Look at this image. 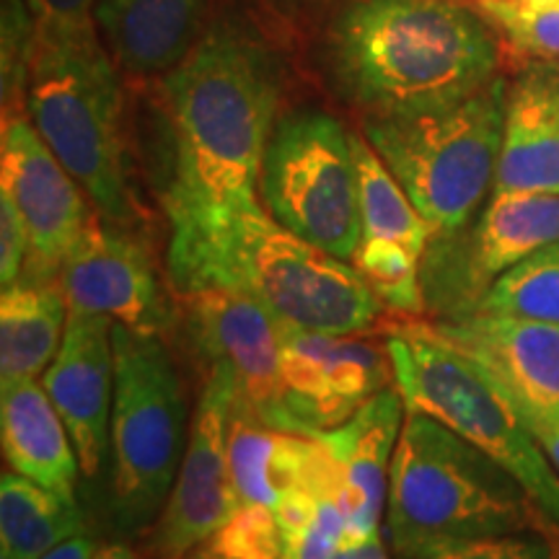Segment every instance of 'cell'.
I'll list each match as a JSON object with an SVG mask.
<instances>
[{
  "instance_id": "29",
  "label": "cell",
  "mask_w": 559,
  "mask_h": 559,
  "mask_svg": "<svg viewBox=\"0 0 559 559\" xmlns=\"http://www.w3.org/2000/svg\"><path fill=\"white\" fill-rule=\"evenodd\" d=\"M194 551L207 559H283V531L275 508L241 502Z\"/></svg>"
},
{
  "instance_id": "36",
  "label": "cell",
  "mask_w": 559,
  "mask_h": 559,
  "mask_svg": "<svg viewBox=\"0 0 559 559\" xmlns=\"http://www.w3.org/2000/svg\"><path fill=\"white\" fill-rule=\"evenodd\" d=\"M96 549L99 547H96V542L88 534H79L73 539L58 544V547L47 551L41 559H94Z\"/></svg>"
},
{
  "instance_id": "16",
  "label": "cell",
  "mask_w": 559,
  "mask_h": 559,
  "mask_svg": "<svg viewBox=\"0 0 559 559\" xmlns=\"http://www.w3.org/2000/svg\"><path fill=\"white\" fill-rule=\"evenodd\" d=\"M417 324L485 370L515 409L559 423L557 321L466 313Z\"/></svg>"
},
{
  "instance_id": "38",
  "label": "cell",
  "mask_w": 559,
  "mask_h": 559,
  "mask_svg": "<svg viewBox=\"0 0 559 559\" xmlns=\"http://www.w3.org/2000/svg\"><path fill=\"white\" fill-rule=\"evenodd\" d=\"M474 3H506V0H474Z\"/></svg>"
},
{
  "instance_id": "5",
  "label": "cell",
  "mask_w": 559,
  "mask_h": 559,
  "mask_svg": "<svg viewBox=\"0 0 559 559\" xmlns=\"http://www.w3.org/2000/svg\"><path fill=\"white\" fill-rule=\"evenodd\" d=\"M539 521L542 510L515 474L438 419L407 409L386 495L394 555L436 542L526 534Z\"/></svg>"
},
{
  "instance_id": "17",
  "label": "cell",
  "mask_w": 559,
  "mask_h": 559,
  "mask_svg": "<svg viewBox=\"0 0 559 559\" xmlns=\"http://www.w3.org/2000/svg\"><path fill=\"white\" fill-rule=\"evenodd\" d=\"M115 321L88 313H70L66 337L41 386L68 425L79 453L81 472L96 477L109 449L115 407Z\"/></svg>"
},
{
  "instance_id": "23",
  "label": "cell",
  "mask_w": 559,
  "mask_h": 559,
  "mask_svg": "<svg viewBox=\"0 0 559 559\" xmlns=\"http://www.w3.org/2000/svg\"><path fill=\"white\" fill-rule=\"evenodd\" d=\"M68 300L58 280H24L0 296V389L37 381L52 366L68 326Z\"/></svg>"
},
{
  "instance_id": "30",
  "label": "cell",
  "mask_w": 559,
  "mask_h": 559,
  "mask_svg": "<svg viewBox=\"0 0 559 559\" xmlns=\"http://www.w3.org/2000/svg\"><path fill=\"white\" fill-rule=\"evenodd\" d=\"M396 559H555V549L547 539L531 534L481 536V539H453L423 544V547L400 551Z\"/></svg>"
},
{
  "instance_id": "27",
  "label": "cell",
  "mask_w": 559,
  "mask_h": 559,
  "mask_svg": "<svg viewBox=\"0 0 559 559\" xmlns=\"http://www.w3.org/2000/svg\"><path fill=\"white\" fill-rule=\"evenodd\" d=\"M353 264L386 309L400 317H423L428 309L423 288V260L402 243L362 239Z\"/></svg>"
},
{
  "instance_id": "13",
  "label": "cell",
  "mask_w": 559,
  "mask_h": 559,
  "mask_svg": "<svg viewBox=\"0 0 559 559\" xmlns=\"http://www.w3.org/2000/svg\"><path fill=\"white\" fill-rule=\"evenodd\" d=\"M0 190L11 194L29 230V260L21 277L58 280L62 262L96 210H91L88 194L41 140L26 111L3 115Z\"/></svg>"
},
{
  "instance_id": "4",
  "label": "cell",
  "mask_w": 559,
  "mask_h": 559,
  "mask_svg": "<svg viewBox=\"0 0 559 559\" xmlns=\"http://www.w3.org/2000/svg\"><path fill=\"white\" fill-rule=\"evenodd\" d=\"M24 109L102 218L135 226L120 73L96 26L39 24Z\"/></svg>"
},
{
  "instance_id": "6",
  "label": "cell",
  "mask_w": 559,
  "mask_h": 559,
  "mask_svg": "<svg viewBox=\"0 0 559 559\" xmlns=\"http://www.w3.org/2000/svg\"><path fill=\"white\" fill-rule=\"evenodd\" d=\"M506 99L508 81L498 75L449 107L360 120L362 138L428 223L430 241L461 234L495 187Z\"/></svg>"
},
{
  "instance_id": "34",
  "label": "cell",
  "mask_w": 559,
  "mask_h": 559,
  "mask_svg": "<svg viewBox=\"0 0 559 559\" xmlns=\"http://www.w3.org/2000/svg\"><path fill=\"white\" fill-rule=\"evenodd\" d=\"M515 412H519L523 423L528 425V430L534 432V438L539 440L544 453H547L551 466H555L559 474V423H551L547 417L531 415V412H523V409H515Z\"/></svg>"
},
{
  "instance_id": "33",
  "label": "cell",
  "mask_w": 559,
  "mask_h": 559,
  "mask_svg": "<svg viewBox=\"0 0 559 559\" xmlns=\"http://www.w3.org/2000/svg\"><path fill=\"white\" fill-rule=\"evenodd\" d=\"M39 24L52 26H96V0H26Z\"/></svg>"
},
{
  "instance_id": "10",
  "label": "cell",
  "mask_w": 559,
  "mask_h": 559,
  "mask_svg": "<svg viewBox=\"0 0 559 559\" xmlns=\"http://www.w3.org/2000/svg\"><path fill=\"white\" fill-rule=\"evenodd\" d=\"M559 241V194L492 192L469 230L430 241L423 257L425 304L443 319L474 311L502 272Z\"/></svg>"
},
{
  "instance_id": "19",
  "label": "cell",
  "mask_w": 559,
  "mask_h": 559,
  "mask_svg": "<svg viewBox=\"0 0 559 559\" xmlns=\"http://www.w3.org/2000/svg\"><path fill=\"white\" fill-rule=\"evenodd\" d=\"M228 472L239 506L275 508L300 487L337 489L334 461L319 438L264 423L239 394L228 417Z\"/></svg>"
},
{
  "instance_id": "21",
  "label": "cell",
  "mask_w": 559,
  "mask_h": 559,
  "mask_svg": "<svg viewBox=\"0 0 559 559\" xmlns=\"http://www.w3.org/2000/svg\"><path fill=\"white\" fill-rule=\"evenodd\" d=\"M207 0H96L104 45L132 79L169 75L194 50Z\"/></svg>"
},
{
  "instance_id": "40",
  "label": "cell",
  "mask_w": 559,
  "mask_h": 559,
  "mask_svg": "<svg viewBox=\"0 0 559 559\" xmlns=\"http://www.w3.org/2000/svg\"><path fill=\"white\" fill-rule=\"evenodd\" d=\"M187 559H207V557H202V555H200V551H192V555H190V557H187Z\"/></svg>"
},
{
  "instance_id": "12",
  "label": "cell",
  "mask_w": 559,
  "mask_h": 559,
  "mask_svg": "<svg viewBox=\"0 0 559 559\" xmlns=\"http://www.w3.org/2000/svg\"><path fill=\"white\" fill-rule=\"evenodd\" d=\"M283 407L293 432H324L347 423L362 404L394 386L389 347L358 334H332L285 324Z\"/></svg>"
},
{
  "instance_id": "8",
  "label": "cell",
  "mask_w": 559,
  "mask_h": 559,
  "mask_svg": "<svg viewBox=\"0 0 559 559\" xmlns=\"http://www.w3.org/2000/svg\"><path fill=\"white\" fill-rule=\"evenodd\" d=\"M386 347L407 409L438 419L515 474L544 521L559 528V474L498 383L417 321L394 326Z\"/></svg>"
},
{
  "instance_id": "26",
  "label": "cell",
  "mask_w": 559,
  "mask_h": 559,
  "mask_svg": "<svg viewBox=\"0 0 559 559\" xmlns=\"http://www.w3.org/2000/svg\"><path fill=\"white\" fill-rule=\"evenodd\" d=\"M472 313L557 321L559 324V241L502 272Z\"/></svg>"
},
{
  "instance_id": "32",
  "label": "cell",
  "mask_w": 559,
  "mask_h": 559,
  "mask_svg": "<svg viewBox=\"0 0 559 559\" xmlns=\"http://www.w3.org/2000/svg\"><path fill=\"white\" fill-rule=\"evenodd\" d=\"M26 260H29V230L11 194L0 190V285L3 288L19 283Z\"/></svg>"
},
{
  "instance_id": "28",
  "label": "cell",
  "mask_w": 559,
  "mask_h": 559,
  "mask_svg": "<svg viewBox=\"0 0 559 559\" xmlns=\"http://www.w3.org/2000/svg\"><path fill=\"white\" fill-rule=\"evenodd\" d=\"M500 37L523 58L559 68V0L551 3H477Z\"/></svg>"
},
{
  "instance_id": "25",
  "label": "cell",
  "mask_w": 559,
  "mask_h": 559,
  "mask_svg": "<svg viewBox=\"0 0 559 559\" xmlns=\"http://www.w3.org/2000/svg\"><path fill=\"white\" fill-rule=\"evenodd\" d=\"M353 153L358 169L362 239L402 243L423 260L430 247V228L417 213L415 202L360 130L353 132Z\"/></svg>"
},
{
  "instance_id": "24",
  "label": "cell",
  "mask_w": 559,
  "mask_h": 559,
  "mask_svg": "<svg viewBox=\"0 0 559 559\" xmlns=\"http://www.w3.org/2000/svg\"><path fill=\"white\" fill-rule=\"evenodd\" d=\"M83 534L75 498H62L16 472L0 479V542L16 559H41L58 544Z\"/></svg>"
},
{
  "instance_id": "22",
  "label": "cell",
  "mask_w": 559,
  "mask_h": 559,
  "mask_svg": "<svg viewBox=\"0 0 559 559\" xmlns=\"http://www.w3.org/2000/svg\"><path fill=\"white\" fill-rule=\"evenodd\" d=\"M0 391V440L11 469L62 498H75L81 461L50 394L37 381Z\"/></svg>"
},
{
  "instance_id": "1",
  "label": "cell",
  "mask_w": 559,
  "mask_h": 559,
  "mask_svg": "<svg viewBox=\"0 0 559 559\" xmlns=\"http://www.w3.org/2000/svg\"><path fill=\"white\" fill-rule=\"evenodd\" d=\"M280 66L267 47L230 29L202 37L164 75L171 230L210 228L257 198L264 148L277 124Z\"/></svg>"
},
{
  "instance_id": "3",
  "label": "cell",
  "mask_w": 559,
  "mask_h": 559,
  "mask_svg": "<svg viewBox=\"0 0 559 559\" xmlns=\"http://www.w3.org/2000/svg\"><path fill=\"white\" fill-rule=\"evenodd\" d=\"M169 280L174 290L247 293L300 330L362 334L381 319L355 264L280 226L260 200L210 228L171 230Z\"/></svg>"
},
{
  "instance_id": "31",
  "label": "cell",
  "mask_w": 559,
  "mask_h": 559,
  "mask_svg": "<svg viewBox=\"0 0 559 559\" xmlns=\"http://www.w3.org/2000/svg\"><path fill=\"white\" fill-rule=\"evenodd\" d=\"M347 536L345 510L340 508L334 495H324L311 521L283 539V559H332L345 547Z\"/></svg>"
},
{
  "instance_id": "20",
  "label": "cell",
  "mask_w": 559,
  "mask_h": 559,
  "mask_svg": "<svg viewBox=\"0 0 559 559\" xmlns=\"http://www.w3.org/2000/svg\"><path fill=\"white\" fill-rule=\"evenodd\" d=\"M492 192L559 194V68L531 60L508 83Z\"/></svg>"
},
{
  "instance_id": "14",
  "label": "cell",
  "mask_w": 559,
  "mask_h": 559,
  "mask_svg": "<svg viewBox=\"0 0 559 559\" xmlns=\"http://www.w3.org/2000/svg\"><path fill=\"white\" fill-rule=\"evenodd\" d=\"M177 293L185 330L202 362H226L239 383V400L264 423L288 428L283 407L285 321L247 293L228 288H190Z\"/></svg>"
},
{
  "instance_id": "39",
  "label": "cell",
  "mask_w": 559,
  "mask_h": 559,
  "mask_svg": "<svg viewBox=\"0 0 559 559\" xmlns=\"http://www.w3.org/2000/svg\"><path fill=\"white\" fill-rule=\"evenodd\" d=\"M0 559H16V557H11L9 551H5V549H0Z\"/></svg>"
},
{
  "instance_id": "9",
  "label": "cell",
  "mask_w": 559,
  "mask_h": 559,
  "mask_svg": "<svg viewBox=\"0 0 559 559\" xmlns=\"http://www.w3.org/2000/svg\"><path fill=\"white\" fill-rule=\"evenodd\" d=\"M262 205L300 239L353 262L362 241L353 132L321 109L280 117L264 148Z\"/></svg>"
},
{
  "instance_id": "18",
  "label": "cell",
  "mask_w": 559,
  "mask_h": 559,
  "mask_svg": "<svg viewBox=\"0 0 559 559\" xmlns=\"http://www.w3.org/2000/svg\"><path fill=\"white\" fill-rule=\"evenodd\" d=\"M404 417V396L396 386H389L362 404L347 423L313 432L334 461V500L345 510L347 542L366 539L381 531V519L386 515L391 461L400 443Z\"/></svg>"
},
{
  "instance_id": "2",
  "label": "cell",
  "mask_w": 559,
  "mask_h": 559,
  "mask_svg": "<svg viewBox=\"0 0 559 559\" xmlns=\"http://www.w3.org/2000/svg\"><path fill=\"white\" fill-rule=\"evenodd\" d=\"M342 94L366 115L449 107L498 79L500 34L456 0H355L330 29Z\"/></svg>"
},
{
  "instance_id": "15",
  "label": "cell",
  "mask_w": 559,
  "mask_h": 559,
  "mask_svg": "<svg viewBox=\"0 0 559 559\" xmlns=\"http://www.w3.org/2000/svg\"><path fill=\"white\" fill-rule=\"evenodd\" d=\"M130 228L96 213L62 262L58 283L70 313L107 317L135 332L160 334L171 326L174 313L153 257Z\"/></svg>"
},
{
  "instance_id": "11",
  "label": "cell",
  "mask_w": 559,
  "mask_h": 559,
  "mask_svg": "<svg viewBox=\"0 0 559 559\" xmlns=\"http://www.w3.org/2000/svg\"><path fill=\"white\" fill-rule=\"evenodd\" d=\"M236 394L239 383L226 362L205 368L177 479L145 542L148 559H187L239 508L228 472V417Z\"/></svg>"
},
{
  "instance_id": "37",
  "label": "cell",
  "mask_w": 559,
  "mask_h": 559,
  "mask_svg": "<svg viewBox=\"0 0 559 559\" xmlns=\"http://www.w3.org/2000/svg\"><path fill=\"white\" fill-rule=\"evenodd\" d=\"M94 559H140L135 551L124 544H104V547L96 549Z\"/></svg>"
},
{
  "instance_id": "7",
  "label": "cell",
  "mask_w": 559,
  "mask_h": 559,
  "mask_svg": "<svg viewBox=\"0 0 559 559\" xmlns=\"http://www.w3.org/2000/svg\"><path fill=\"white\" fill-rule=\"evenodd\" d=\"M115 407L109 519L122 536L153 528L169 500L190 440L185 383L160 334L111 330Z\"/></svg>"
},
{
  "instance_id": "35",
  "label": "cell",
  "mask_w": 559,
  "mask_h": 559,
  "mask_svg": "<svg viewBox=\"0 0 559 559\" xmlns=\"http://www.w3.org/2000/svg\"><path fill=\"white\" fill-rule=\"evenodd\" d=\"M332 559H389V551L379 531V534H370L366 539L347 542Z\"/></svg>"
}]
</instances>
